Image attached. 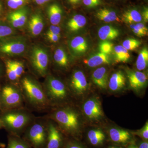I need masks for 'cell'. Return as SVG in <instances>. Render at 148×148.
Instances as JSON below:
<instances>
[{"label":"cell","instance_id":"cell-36","mask_svg":"<svg viewBox=\"0 0 148 148\" xmlns=\"http://www.w3.org/2000/svg\"><path fill=\"white\" fill-rule=\"evenodd\" d=\"M82 3L88 9H94L102 4V0H82Z\"/></svg>","mask_w":148,"mask_h":148},{"label":"cell","instance_id":"cell-45","mask_svg":"<svg viewBox=\"0 0 148 148\" xmlns=\"http://www.w3.org/2000/svg\"><path fill=\"white\" fill-rule=\"evenodd\" d=\"M68 2L73 5H78L82 3V0H67Z\"/></svg>","mask_w":148,"mask_h":148},{"label":"cell","instance_id":"cell-21","mask_svg":"<svg viewBox=\"0 0 148 148\" xmlns=\"http://www.w3.org/2000/svg\"><path fill=\"white\" fill-rule=\"evenodd\" d=\"M84 63L90 68H94L103 64L110 63V57L108 54L100 52L85 59Z\"/></svg>","mask_w":148,"mask_h":148},{"label":"cell","instance_id":"cell-4","mask_svg":"<svg viewBox=\"0 0 148 148\" xmlns=\"http://www.w3.org/2000/svg\"><path fill=\"white\" fill-rule=\"evenodd\" d=\"M47 120L35 119L23 133V139L33 148H45L47 137Z\"/></svg>","mask_w":148,"mask_h":148},{"label":"cell","instance_id":"cell-20","mask_svg":"<svg viewBox=\"0 0 148 148\" xmlns=\"http://www.w3.org/2000/svg\"><path fill=\"white\" fill-rule=\"evenodd\" d=\"M95 16L99 20L106 22L119 21L120 18L117 12L112 9L103 8L96 12Z\"/></svg>","mask_w":148,"mask_h":148},{"label":"cell","instance_id":"cell-16","mask_svg":"<svg viewBox=\"0 0 148 148\" xmlns=\"http://www.w3.org/2000/svg\"><path fill=\"white\" fill-rule=\"evenodd\" d=\"M86 136L88 143L94 147L103 146L107 140L106 133L100 129L90 130L88 132Z\"/></svg>","mask_w":148,"mask_h":148},{"label":"cell","instance_id":"cell-15","mask_svg":"<svg viewBox=\"0 0 148 148\" xmlns=\"http://www.w3.org/2000/svg\"><path fill=\"white\" fill-rule=\"evenodd\" d=\"M44 27L43 18L40 14H34L31 16L28 24V29L31 34L36 36L41 33Z\"/></svg>","mask_w":148,"mask_h":148},{"label":"cell","instance_id":"cell-13","mask_svg":"<svg viewBox=\"0 0 148 148\" xmlns=\"http://www.w3.org/2000/svg\"><path fill=\"white\" fill-rule=\"evenodd\" d=\"M130 86L135 90L143 89L147 85L148 78L146 74L140 71H132L128 69L125 70Z\"/></svg>","mask_w":148,"mask_h":148},{"label":"cell","instance_id":"cell-17","mask_svg":"<svg viewBox=\"0 0 148 148\" xmlns=\"http://www.w3.org/2000/svg\"><path fill=\"white\" fill-rule=\"evenodd\" d=\"M126 77L121 71H119L114 73L111 76L108 81L110 90L112 91H119L125 86Z\"/></svg>","mask_w":148,"mask_h":148},{"label":"cell","instance_id":"cell-37","mask_svg":"<svg viewBox=\"0 0 148 148\" xmlns=\"http://www.w3.org/2000/svg\"><path fill=\"white\" fill-rule=\"evenodd\" d=\"M14 33L12 28L7 25H0V39L8 36Z\"/></svg>","mask_w":148,"mask_h":148},{"label":"cell","instance_id":"cell-3","mask_svg":"<svg viewBox=\"0 0 148 148\" xmlns=\"http://www.w3.org/2000/svg\"><path fill=\"white\" fill-rule=\"evenodd\" d=\"M20 88L24 101L32 108L42 110L50 106L43 86L32 77H23Z\"/></svg>","mask_w":148,"mask_h":148},{"label":"cell","instance_id":"cell-22","mask_svg":"<svg viewBox=\"0 0 148 148\" xmlns=\"http://www.w3.org/2000/svg\"><path fill=\"white\" fill-rule=\"evenodd\" d=\"M86 24V18L81 14H75L72 16L67 23V27L69 31L76 32L82 29Z\"/></svg>","mask_w":148,"mask_h":148},{"label":"cell","instance_id":"cell-10","mask_svg":"<svg viewBox=\"0 0 148 148\" xmlns=\"http://www.w3.org/2000/svg\"><path fill=\"white\" fill-rule=\"evenodd\" d=\"M108 137L114 145L124 147L135 140L131 132L118 127H113L109 129Z\"/></svg>","mask_w":148,"mask_h":148},{"label":"cell","instance_id":"cell-26","mask_svg":"<svg viewBox=\"0 0 148 148\" xmlns=\"http://www.w3.org/2000/svg\"><path fill=\"white\" fill-rule=\"evenodd\" d=\"M53 59L57 66L61 68H66L69 66L68 56L66 51L62 48L56 49L53 55Z\"/></svg>","mask_w":148,"mask_h":148},{"label":"cell","instance_id":"cell-7","mask_svg":"<svg viewBox=\"0 0 148 148\" xmlns=\"http://www.w3.org/2000/svg\"><path fill=\"white\" fill-rule=\"evenodd\" d=\"M30 64L38 75L46 77L48 75L49 58L47 51L43 47L35 45L31 50Z\"/></svg>","mask_w":148,"mask_h":148},{"label":"cell","instance_id":"cell-44","mask_svg":"<svg viewBox=\"0 0 148 148\" xmlns=\"http://www.w3.org/2000/svg\"><path fill=\"white\" fill-rule=\"evenodd\" d=\"M135 143L137 148H148V141L142 140L139 141L137 144L135 142Z\"/></svg>","mask_w":148,"mask_h":148},{"label":"cell","instance_id":"cell-34","mask_svg":"<svg viewBox=\"0 0 148 148\" xmlns=\"http://www.w3.org/2000/svg\"><path fill=\"white\" fill-rule=\"evenodd\" d=\"M133 135L139 136L142 140L148 141V123H146L144 127L141 129L135 132H131Z\"/></svg>","mask_w":148,"mask_h":148},{"label":"cell","instance_id":"cell-51","mask_svg":"<svg viewBox=\"0 0 148 148\" xmlns=\"http://www.w3.org/2000/svg\"><path fill=\"white\" fill-rule=\"evenodd\" d=\"M2 6L1 4L0 3V12H1V10H2Z\"/></svg>","mask_w":148,"mask_h":148},{"label":"cell","instance_id":"cell-47","mask_svg":"<svg viewBox=\"0 0 148 148\" xmlns=\"http://www.w3.org/2000/svg\"><path fill=\"white\" fill-rule=\"evenodd\" d=\"M125 148H137V146L135 145V140L134 142H132L126 146Z\"/></svg>","mask_w":148,"mask_h":148},{"label":"cell","instance_id":"cell-27","mask_svg":"<svg viewBox=\"0 0 148 148\" xmlns=\"http://www.w3.org/2000/svg\"><path fill=\"white\" fill-rule=\"evenodd\" d=\"M114 59L116 63H125L130 58L128 51L122 45H117L114 48Z\"/></svg>","mask_w":148,"mask_h":148},{"label":"cell","instance_id":"cell-19","mask_svg":"<svg viewBox=\"0 0 148 148\" xmlns=\"http://www.w3.org/2000/svg\"><path fill=\"white\" fill-rule=\"evenodd\" d=\"M63 13L62 8L57 3L51 4L47 8L48 16L52 25H57L60 23Z\"/></svg>","mask_w":148,"mask_h":148},{"label":"cell","instance_id":"cell-12","mask_svg":"<svg viewBox=\"0 0 148 148\" xmlns=\"http://www.w3.org/2000/svg\"><path fill=\"white\" fill-rule=\"evenodd\" d=\"M70 87L72 92L79 96L84 95L87 91L88 87L87 80L82 71H76L72 74Z\"/></svg>","mask_w":148,"mask_h":148},{"label":"cell","instance_id":"cell-35","mask_svg":"<svg viewBox=\"0 0 148 148\" xmlns=\"http://www.w3.org/2000/svg\"><path fill=\"white\" fill-rule=\"evenodd\" d=\"M63 148H87L77 140H66Z\"/></svg>","mask_w":148,"mask_h":148},{"label":"cell","instance_id":"cell-9","mask_svg":"<svg viewBox=\"0 0 148 148\" xmlns=\"http://www.w3.org/2000/svg\"><path fill=\"white\" fill-rule=\"evenodd\" d=\"M27 46L26 39L13 37L0 44V52L10 56L20 55L25 51Z\"/></svg>","mask_w":148,"mask_h":148},{"label":"cell","instance_id":"cell-25","mask_svg":"<svg viewBox=\"0 0 148 148\" xmlns=\"http://www.w3.org/2000/svg\"><path fill=\"white\" fill-rule=\"evenodd\" d=\"M119 35V31L110 25L103 26L98 32V37L103 41L115 39Z\"/></svg>","mask_w":148,"mask_h":148},{"label":"cell","instance_id":"cell-28","mask_svg":"<svg viewBox=\"0 0 148 148\" xmlns=\"http://www.w3.org/2000/svg\"><path fill=\"white\" fill-rule=\"evenodd\" d=\"M7 148H32L29 143L19 136L10 135Z\"/></svg>","mask_w":148,"mask_h":148},{"label":"cell","instance_id":"cell-24","mask_svg":"<svg viewBox=\"0 0 148 148\" xmlns=\"http://www.w3.org/2000/svg\"><path fill=\"white\" fill-rule=\"evenodd\" d=\"M70 47L73 52L76 54L84 53L88 49L86 40L80 36L73 38L70 42Z\"/></svg>","mask_w":148,"mask_h":148},{"label":"cell","instance_id":"cell-39","mask_svg":"<svg viewBox=\"0 0 148 148\" xmlns=\"http://www.w3.org/2000/svg\"><path fill=\"white\" fill-rule=\"evenodd\" d=\"M131 29H132V32L135 34L136 36L139 37H144L147 35V34H146L145 32L141 31L140 29H138L135 27L134 24H132L130 25Z\"/></svg>","mask_w":148,"mask_h":148},{"label":"cell","instance_id":"cell-32","mask_svg":"<svg viewBox=\"0 0 148 148\" xmlns=\"http://www.w3.org/2000/svg\"><path fill=\"white\" fill-rule=\"evenodd\" d=\"M113 44L108 41L104 40L99 45V50L101 53L105 54H110L112 51Z\"/></svg>","mask_w":148,"mask_h":148},{"label":"cell","instance_id":"cell-46","mask_svg":"<svg viewBox=\"0 0 148 148\" xmlns=\"http://www.w3.org/2000/svg\"><path fill=\"white\" fill-rule=\"evenodd\" d=\"M35 2L39 5L44 4L46 3L49 1L51 0H34Z\"/></svg>","mask_w":148,"mask_h":148},{"label":"cell","instance_id":"cell-6","mask_svg":"<svg viewBox=\"0 0 148 148\" xmlns=\"http://www.w3.org/2000/svg\"><path fill=\"white\" fill-rule=\"evenodd\" d=\"M24 101L20 88L7 84L0 90V109L3 112L24 108Z\"/></svg>","mask_w":148,"mask_h":148},{"label":"cell","instance_id":"cell-18","mask_svg":"<svg viewBox=\"0 0 148 148\" xmlns=\"http://www.w3.org/2000/svg\"><path fill=\"white\" fill-rule=\"evenodd\" d=\"M92 79L97 86L106 89L108 84V73L105 67H100L95 70L92 75Z\"/></svg>","mask_w":148,"mask_h":148},{"label":"cell","instance_id":"cell-1","mask_svg":"<svg viewBox=\"0 0 148 148\" xmlns=\"http://www.w3.org/2000/svg\"><path fill=\"white\" fill-rule=\"evenodd\" d=\"M49 117L53 121L66 136L75 138L81 132L79 115L70 107H63L51 112Z\"/></svg>","mask_w":148,"mask_h":148},{"label":"cell","instance_id":"cell-14","mask_svg":"<svg viewBox=\"0 0 148 148\" xmlns=\"http://www.w3.org/2000/svg\"><path fill=\"white\" fill-rule=\"evenodd\" d=\"M28 13L27 8H21L9 14L8 19L13 28H20L27 23Z\"/></svg>","mask_w":148,"mask_h":148},{"label":"cell","instance_id":"cell-40","mask_svg":"<svg viewBox=\"0 0 148 148\" xmlns=\"http://www.w3.org/2000/svg\"><path fill=\"white\" fill-rule=\"evenodd\" d=\"M46 36L50 42H56L58 41L60 39V36H57V35L53 34H49V33H46Z\"/></svg>","mask_w":148,"mask_h":148},{"label":"cell","instance_id":"cell-41","mask_svg":"<svg viewBox=\"0 0 148 148\" xmlns=\"http://www.w3.org/2000/svg\"><path fill=\"white\" fill-rule=\"evenodd\" d=\"M18 0H7V5L9 7L12 9H17V3Z\"/></svg>","mask_w":148,"mask_h":148},{"label":"cell","instance_id":"cell-29","mask_svg":"<svg viewBox=\"0 0 148 148\" xmlns=\"http://www.w3.org/2000/svg\"><path fill=\"white\" fill-rule=\"evenodd\" d=\"M148 64V49L143 48L139 53L136 62V68L139 71H143L147 67Z\"/></svg>","mask_w":148,"mask_h":148},{"label":"cell","instance_id":"cell-50","mask_svg":"<svg viewBox=\"0 0 148 148\" xmlns=\"http://www.w3.org/2000/svg\"><path fill=\"white\" fill-rule=\"evenodd\" d=\"M3 127V125L2 122L1 121V120L0 119V129H1V128H2Z\"/></svg>","mask_w":148,"mask_h":148},{"label":"cell","instance_id":"cell-2","mask_svg":"<svg viewBox=\"0 0 148 148\" xmlns=\"http://www.w3.org/2000/svg\"><path fill=\"white\" fill-rule=\"evenodd\" d=\"M3 112L0 119L2 122L3 127L11 135L21 137L36 119L34 115L24 108Z\"/></svg>","mask_w":148,"mask_h":148},{"label":"cell","instance_id":"cell-38","mask_svg":"<svg viewBox=\"0 0 148 148\" xmlns=\"http://www.w3.org/2000/svg\"><path fill=\"white\" fill-rule=\"evenodd\" d=\"M61 28L57 26V25H52L49 27L47 33L53 34L61 37Z\"/></svg>","mask_w":148,"mask_h":148},{"label":"cell","instance_id":"cell-31","mask_svg":"<svg viewBox=\"0 0 148 148\" xmlns=\"http://www.w3.org/2000/svg\"><path fill=\"white\" fill-rule=\"evenodd\" d=\"M10 61L17 77L18 78H20L24 72V64L21 62L18 61L10 60Z\"/></svg>","mask_w":148,"mask_h":148},{"label":"cell","instance_id":"cell-11","mask_svg":"<svg viewBox=\"0 0 148 148\" xmlns=\"http://www.w3.org/2000/svg\"><path fill=\"white\" fill-rule=\"evenodd\" d=\"M83 110L87 118L92 121H97L104 116L100 101L95 98L88 99L83 105Z\"/></svg>","mask_w":148,"mask_h":148},{"label":"cell","instance_id":"cell-52","mask_svg":"<svg viewBox=\"0 0 148 148\" xmlns=\"http://www.w3.org/2000/svg\"><path fill=\"white\" fill-rule=\"evenodd\" d=\"M1 66H0V75H1Z\"/></svg>","mask_w":148,"mask_h":148},{"label":"cell","instance_id":"cell-5","mask_svg":"<svg viewBox=\"0 0 148 148\" xmlns=\"http://www.w3.org/2000/svg\"><path fill=\"white\" fill-rule=\"evenodd\" d=\"M46 77L42 86L50 106L59 105L67 101L69 92L64 83L51 75Z\"/></svg>","mask_w":148,"mask_h":148},{"label":"cell","instance_id":"cell-48","mask_svg":"<svg viewBox=\"0 0 148 148\" xmlns=\"http://www.w3.org/2000/svg\"><path fill=\"white\" fill-rule=\"evenodd\" d=\"M123 147H124L116 145H114L109 146V147L106 148H124Z\"/></svg>","mask_w":148,"mask_h":148},{"label":"cell","instance_id":"cell-43","mask_svg":"<svg viewBox=\"0 0 148 148\" xmlns=\"http://www.w3.org/2000/svg\"><path fill=\"white\" fill-rule=\"evenodd\" d=\"M134 25H135V27L140 29L141 31L145 32L146 34H148V28L146 27L145 24H143V23H138L137 24H134Z\"/></svg>","mask_w":148,"mask_h":148},{"label":"cell","instance_id":"cell-49","mask_svg":"<svg viewBox=\"0 0 148 148\" xmlns=\"http://www.w3.org/2000/svg\"><path fill=\"white\" fill-rule=\"evenodd\" d=\"M5 144L0 142V148H5Z\"/></svg>","mask_w":148,"mask_h":148},{"label":"cell","instance_id":"cell-8","mask_svg":"<svg viewBox=\"0 0 148 148\" xmlns=\"http://www.w3.org/2000/svg\"><path fill=\"white\" fill-rule=\"evenodd\" d=\"M47 137L45 148H63L66 140L64 135L52 120H47Z\"/></svg>","mask_w":148,"mask_h":148},{"label":"cell","instance_id":"cell-23","mask_svg":"<svg viewBox=\"0 0 148 148\" xmlns=\"http://www.w3.org/2000/svg\"><path fill=\"white\" fill-rule=\"evenodd\" d=\"M121 19L126 24H131L141 22L143 17L138 9L130 8L123 12L121 15Z\"/></svg>","mask_w":148,"mask_h":148},{"label":"cell","instance_id":"cell-33","mask_svg":"<svg viewBox=\"0 0 148 148\" xmlns=\"http://www.w3.org/2000/svg\"><path fill=\"white\" fill-rule=\"evenodd\" d=\"M5 67L6 72L7 75L9 79L12 81H16L19 79L16 73L14 71L13 67L11 64L10 60L6 62Z\"/></svg>","mask_w":148,"mask_h":148},{"label":"cell","instance_id":"cell-42","mask_svg":"<svg viewBox=\"0 0 148 148\" xmlns=\"http://www.w3.org/2000/svg\"><path fill=\"white\" fill-rule=\"evenodd\" d=\"M142 17L146 22L148 21V8L147 7L144 6L141 12Z\"/></svg>","mask_w":148,"mask_h":148},{"label":"cell","instance_id":"cell-30","mask_svg":"<svg viewBox=\"0 0 148 148\" xmlns=\"http://www.w3.org/2000/svg\"><path fill=\"white\" fill-rule=\"evenodd\" d=\"M141 42L134 38H129L125 40L122 43V46L127 50H133L140 47Z\"/></svg>","mask_w":148,"mask_h":148}]
</instances>
